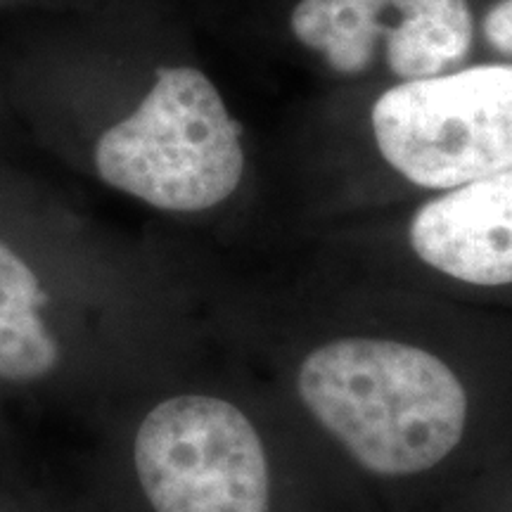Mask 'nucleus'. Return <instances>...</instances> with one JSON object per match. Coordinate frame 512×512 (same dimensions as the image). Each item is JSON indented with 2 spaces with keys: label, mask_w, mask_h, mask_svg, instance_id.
Instances as JSON below:
<instances>
[{
  "label": "nucleus",
  "mask_w": 512,
  "mask_h": 512,
  "mask_svg": "<svg viewBox=\"0 0 512 512\" xmlns=\"http://www.w3.org/2000/svg\"><path fill=\"white\" fill-rule=\"evenodd\" d=\"M240 349L363 512H453L503 465L512 358L463 318L325 313Z\"/></svg>",
  "instance_id": "1"
},
{
  "label": "nucleus",
  "mask_w": 512,
  "mask_h": 512,
  "mask_svg": "<svg viewBox=\"0 0 512 512\" xmlns=\"http://www.w3.org/2000/svg\"><path fill=\"white\" fill-rule=\"evenodd\" d=\"M128 467L147 512H363L242 349L145 408Z\"/></svg>",
  "instance_id": "2"
},
{
  "label": "nucleus",
  "mask_w": 512,
  "mask_h": 512,
  "mask_svg": "<svg viewBox=\"0 0 512 512\" xmlns=\"http://www.w3.org/2000/svg\"><path fill=\"white\" fill-rule=\"evenodd\" d=\"M95 171L159 211L202 214L226 204L245 178L240 126L200 69H159L138 110L100 136Z\"/></svg>",
  "instance_id": "3"
},
{
  "label": "nucleus",
  "mask_w": 512,
  "mask_h": 512,
  "mask_svg": "<svg viewBox=\"0 0 512 512\" xmlns=\"http://www.w3.org/2000/svg\"><path fill=\"white\" fill-rule=\"evenodd\" d=\"M373 133L403 181L446 192L512 166V64L403 81L373 105Z\"/></svg>",
  "instance_id": "4"
},
{
  "label": "nucleus",
  "mask_w": 512,
  "mask_h": 512,
  "mask_svg": "<svg viewBox=\"0 0 512 512\" xmlns=\"http://www.w3.org/2000/svg\"><path fill=\"white\" fill-rule=\"evenodd\" d=\"M401 247L439 285L477 292L512 287V166L418 204Z\"/></svg>",
  "instance_id": "5"
},
{
  "label": "nucleus",
  "mask_w": 512,
  "mask_h": 512,
  "mask_svg": "<svg viewBox=\"0 0 512 512\" xmlns=\"http://www.w3.org/2000/svg\"><path fill=\"white\" fill-rule=\"evenodd\" d=\"M48 304L36 273L0 242V377L38 380L60 363V344L41 309Z\"/></svg>",
  "instance_id": "6"
},
{
  "label": "nucleus",
  "mask_w": 512,
  "mask_h": 512,
  "mask_svg": "<svg viewBox=\"0 0 512 512\" xmlns=\"http://www.w3.org/2000/svg\"><path fill=\"white\" fill-rule=\"evenodd\" d=\"M401 19L387 31V64L401 79L448 74L472 46L467 0H399Z\"/></svg>",
  "instance_id": "7"
},
{
  "label": "nucleus",
  "mask_w": 512,
  "mask_h": 512,
  "mask_svg": "<svg viewBox=\"0 0 512 512\" xmlns=\"http://www.w3.org/2000/svg\"><path fill=\"white\" fill-rule=\"evenodd\" d=\"M392 8H399V0H302L290 24L297 41L318 50L337 74H361L373 62L380 36H387L382 17Z\"/></svg>",
  "instance_id": "8"
},
{
  "label": "nucleus",
  "mask_w": 512,
  "mask_h": 512,
  "mask_svg": "<svg viewBox=\"0 0 512 512\" xmlns=\"http://www.w3.org/2000/svg\"><path fill=\"white\" fill-rule=\"evenodd\" d=\"M484 36L498 53L512 55V0H501L486 12Z\"/></svg>",
  "instance_id": "9"
},
{
  "label": "nucleus",
  "mask_w": 512,
  "mask_h": 512,
  "mask_svg": "<svg viewBox=\"0 0 512 512\" xmlns=\"http://www.w3.org/2000/svg\"><path fill=\"white\" fill-rule=\"evenodd\" d=\"M486 477H491V479H496V482H501V484H508V486H512V477H508V475H503V472H498V470H491L489 475ZM484 477V479H486ZM453 512H512V505H501V503H484V501H463L458 505L456 510Z\"/></svg>",
  "instance_id": "10"
}]
</instances>
